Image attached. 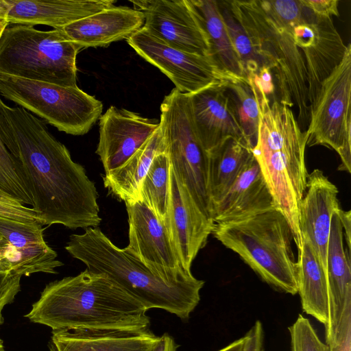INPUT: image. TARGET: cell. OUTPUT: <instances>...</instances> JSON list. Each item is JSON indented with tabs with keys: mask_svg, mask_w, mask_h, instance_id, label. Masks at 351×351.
<instances>
[{
	"mask_svg": "<svg viewBox=\"0 0 351 351\" xmlns=\"http://www.w3.org/2000/svg\"><path fill=\"white\" fill-rule=\"evenodd\" d=\"M256 88L259 122L252 154L274 206L287 220L299 250L302 245L300 207L308 175L305 163L306 132L301 130L290 107L278 99L271 102L262 89Z\"/></svg>",
	"mask_w": 351,
	"mask_h": 351,
	"instance_id": "obj_3",
	"label": "cell"
},
{
	"mask_svg": "<svg viewBox=\"0 0 351 351\" xmlns=\"http://www.w3.org/2000/svg\"><path fill=\"white\" fill-rule=\"evenodd\" d=\"M3 141L32 199L43 226L70 229L97 227L101 219L98 192L86 170L75 162L45 122L0 98Z\"/></svg>",
	"mask_w": 351,
	"mask_h": 351,
	"instance_id": "obj_1",
	"label": "cell"
},
{
	"mask_svg": "<svg viewBox=\"0 0 351 351\" xmlns=\"http://www.w3.org/2000/svg\"><path fill=\"white\" fill-rule=\"evenodd\" d=\"M326 344L329 351H351V304L344 310L332 339Z\"/></svg>",
	"mask_w": 351,
	"mask_h": 351,
	"instance_id": "obj_34",
	"label": "cell"
},
{
	"mask_svg": "<svg viewBox=\"0 0 351 351\" xmlns=\"http://www.w3.org/2000/svg\"><path fill=\"white\" fill-rule=\"evenodd\" d=\"M208 154V193L212 205L219 200L245 167L254 159L243 141L229 138Z\"/></svg>",
	"mask_w": 351,
	"mask_h": 351,
	"instance_id": "obj_27",
	"label": "cell"
},
{
	"mask_svg": "<svg viewBox=\"0 0 351 351\" xmlns=\"http://www.w3.org/2000/svg\"><path fill=\"white\" fill-rule=\"evenodd\" d=\"M171 163L166 151L154 158L141 187L140 198L160 221L167 213L170 191Z\"/></svg>",
	"mask_w": 351,
	"mask_h": 351,
	"instance_id": "obj_31",
	"label": "cell"
},
{
	"mask_svg": "<svg viewBox=\"0 0 351 351\" xmlns=\"http://www.w3.org/2000/svg\"><path fill=\"white\" fill-rule=\"evenodd\" d=\"M217 3L231 43L240 59L246 77L254 79L265 69L271 71L258 42L241 21L231 1H217Z\"/></svg>",
	"mask_w": 351,
	"mask_h": 351,
	"instance_id": "obj_29",
	"label": "cell"
},
{
	"mask_svg": "<svg viewBox=\"0 0 351 351\" xmlns=\"http://www.w3.org/2000/svg\"><path fill=\"white\" fill-rule=\"evenodd\" d=\"M275 208L273 198L254 159L213 206L214 223L247 217Z\"/></svg>",
	"mask_w": 351,
	"mask_h": 351,
	"instance_id": "obj_22",
	"label": "cell"
},
{
	"mask_svg": "<svg viewBox=\"0 0 351 351\" xmlns=\"http://www.w3.org/2000/svg\"><path fill=\"white\" fill-rule=\"evenodd\" d=\"M338 189L320 169L308 173L300 207V228L327 275V252L331 220L341 206Z\"/></svg>",
	"mask_w": 351,
	"mask_h": 351,
	"instance_id": "obj_17",
	"label": "cell"
},
{
	"mask_svg": "<svg viewBox=\"0 0 351 351\" xmlns=\"http://www.w3.org/2000/svg\"><path fill=\"white\" fill-rule=\"evenodd\" d=\"M307 145H324L339 156V169L351 167V45L339 64L322 82L310 108Z\"/></svg>",
	"mask_w": 351,
	"mask_h": 351,
	"instance_id": "obj_10",
	"label": "cell"
},
{
	"mask_svg": "<svg viewBox=\"0 0 351 351\" xmlns=\"http://www.w3.org/2000/svg\"><path fill=\"white\" fill-rule=\"evenodd\" d=\"M64 248L89 271L106 274L147 310L163 309L186 321L200 301L204 280L167 283L124 248L114 244L97 227L71 234Z\"/></svg>",
	"mask_w": 351,
	"mask_h": 351,
	"instance_id": "obj_5",
	"label": "cell"
},
{
	"mask_svg": "<svg viewBox=\"0 0 351 351\" xmlns=\"http://www.w3.org/2000/svg\"><path fill=\"white\" fill-rule=\"evenodd\" d=\"M125 204L129 225V243L125 250L167 283L196 280L181 266L164 223L141 201Z\"/></svg>",
	"mask_w": 351,
	"mask_h": 351,
	"instance_id": "obj_12",
	"label": "cell"
},
{
	"mask_svg": "<svg viewBox=\"0 0 351 351\" xmlns=\"http://www.w3.org/2000/svg\"><path fill=\"white\" fill-rule=\"evenodd\" d=\"M21 275L12 271L0 272V325L4 322L3 308L14 301L21 290Z\"/></svg>",
	"mask_w": 351,
	"mask_h": 351,
	"instance_id": "obj_35",
	"label": "cell"
},
{
	"mask_svg": "<svg viewBox=\"0 0 351 351\" xmlns=\"http://www.w3.org/2000/svg\"><path fill=\"white\" fill-rule=\"evenodd\" d=\"M226 86H213L187 94L195 132L207 153L229 138L246 142L226 95Z\"/></svg>",
	"mask_w": 351,
	"mask_h": 351,
	"instance_id": "obj_18",
	"label": "cell"
},
{
	"mask_svg": "<svg viewBox=\"0 0 351 351\" xmlns=\"http://www.w3.org/2000/svg\"><path fill=\"white\" fill-rule=\"evenodd\" d=\"M0 201L11 202V203H17L19 202L16 199H13L12 197L6 194L5 193L0 191Z\"/></svg>",
	"mask_w": 351,
	"mask_h": 351,
	"instance_id": "obj_43",
	"label": "cell"
},
{
	"mask_svg": "<svg viewBox=\"0 0 351 351\" xmlns=\"http://www.w3.org/2000/svg\"><path fill=\"white\" fill-rule=\"evenodd\" d=\"M99 119L95 152L105 172L125 162L160 126L156 120L115 106H110Z\"/></svg>",
	"mask_w": 351,
	"mask_h": 351,
	"instance_id": "obj_15",
	"label": "cell"
},
{
	"mask_svg": "<svg viewBox=\"0 0 351 351\" xmlns=\"http://www.w3.org/2000/svg\"><path fill=\"white\" fill-rule=\"evenodd\" d=\"M231 1L274 73L278 100L297 110V121L305 132L310 117L306 69L293 29L305 16L307 8L300 0Z\"/></svg>",
	"mask_w": 351,
	"mask_h": 351,
	"instance_id": "obj_4",
	"label": "cell"
},
{
	"mask_svg": "<svg viewBox=\"0 0 351 351\" xmlns=\"http://www.w3.org/2000/svg\"><path fill=\"white\" fill-rule=\"evenodd\" d=\"M212 234L269 286L293 295L298 293L292 232L287 220L278 209L215 223Z\"/></svg>",
	"mask_w": 351,
	"mask_h": 351,
	"instance_id": "obj_6",
	"label": "cell"
},
{
	"mask_svg": "<svg viewBox=\"0 0 351 351\" xmlns=\"http://www.w3.org/2000/svg\"><path fill=\"white\" fill-rule=\"evenodd\" d=\"M305 7L310 9L317 16L331 18L338 17L339 12L338 0H300Z\"/></svg>",
	"mask_w": 351,
	"mask_h": 351,
	"instance_id": "obj_37",
	"label": "cell"
},
{
	"mask_svg": "<svg viewBox=\"0 0 351 351\" xmlns=\"http://www.w3.org/2000/svg\"><path fill=\"white\" fill-rule=\"evenodd\" d=\"M3 241V239L1 237H0V243H1Z\"/></svg>",
	"mask_w": 351,
	"mask_h": 351,
	"instance_id": "obj_45",
	"label": "cell"
},
{
	"mask_svg": "<svg viewBox=\"0 0 351 351\" xmlns=\"http://www.w3.org/2000/svg\"><path fill=\"white\" fill-rule=\"evenodd\" d=\"M131 3L134 9L143 14V27L152 35L176 49L213 58L208 35L188 0H139Z\"/></svg>",
	"mask_w": 351,
	"mask_h": 351,
	"instance_id": "obj_13",
	"label": "cell"
},
{
	"mask_svg": "<svg viewBox=\"0 0 351 351\" xmlns=\"http://www.w3.org/2000/svg\"><path fill=\"white\" fill-rule=\"evenodd\" d=\"M243 337V351H265L264 330L261 321L256 320Z\"/></svg>",
	"mask_w": 351,
	"mask_h": 351,
	"instance_id": "obj_38",
	"label": "cell"
},
{
	"mask_svg": "<svg viewBox=\"0 0 351 351\" xmlns=\"http://www.w3.org/2000/svg\"><path fill=\"white\" fill-rule=\"evenodd\" d=\"M0 93L66 134H86L103 110L102 102L77 86H62L0 73Z\"/></svg>",
	"mask_w": 351,
	"mask_h": 351,
	"instance_id": "obj_8",
	"label": "cell"
},
{
	"mask_svg": "<svg viewBox=\"0 0 351 351\" xmlns=\"http://www.w3.org/2000/svg\"><path fill=\"white\" fill-rule=\"evenodd\" d=\"M9 23L45 25L60 29L81 19L112 8L114 0H6Z\"/></svg>",
	"mask_w": 351,
	"mask_h": 351,
	"instance_id": "obj_20",
	"label": "cell"
},
{
	"mask_svg": "<svg viewBox=\"0 0 351 351\" xmlns=\"http://www.w3.org/2000/svg\"><path fill=\"white\" fill-rule=\"evenodd\" d=\"M147 310L102 273L86 269L46 285L25 315L52 331L66 329L150 328Z\"/></svg>",
	"mask_w": 351,
	"mask_h": 351,
	"instance_id": "obj_2",
	"label": "cell"
},
{
	"mask_svg": "<svg viewBox=\"0 0 351 351\" xmlns=\"http://www.w3.org/2000/svg\"><path fill=\"white\" fill-rule=\"evenodd\" d=\"M8 4L6 0H0V38L4 30L10 24L8 18Z\"/></svg>",
	"mask_w": 351,
	"mask_h": 351,
	"instance_id": "obj_41",
	"label": "cell"
},
{
	"mask_svg": "<svg viewBox=\"0 0 351 351\" xmlns=\"http://www.w3.org/2000/svg\"><path fill=\"white\" fill-rule=\"evenodd\" d=\"M169 178V206L162 222L181 266L191 272L192 263L206 245L215 223L200 210L171 167Z\"/></svg>",
	"mask_w": 351,
	"mask_h": 351,
	"instance_id": "obj_14",
	"label": "cell"
},
{
	"mask_svg": "<svg viewBox=\"0 0 351 351\" xmlns=\"http://www.w3.org/2000/svg\"><path fill=\"white\" fill-rule=\"evenodd\" d=\"M225 93L242 129L245 139L254 147L259 122V93L251 77H241L225 87Z\"/></svg>",
	"mask_w": 351,
	"mask_h": 351,
	"instance_id": "obj_30",
	"label": "cell"
},
{
	"mask_svg": "<svg viewBox=\"0 0 351 351\" xmlns=\"http://www.w3.org/2000/svg\"><path fill=\"white\" fill-rule=\"evenodd\" d=\"M341 223L343 228V237L346 239V247L350 250L351 233V215L350 210L344 211L342 208L339 211Z\"/></svg>",
	"mask_w": 351,
	"mask_h": 351,
	"instance_id": "obj_40",
	"label": "cell"
},
{
	"mask_svg": "<svg viewBox=\"0 0 351 351\" xmlns=\"http://www.w3.org/2000/svg\"><path fill=\"white\" fill-rule=\"evenodd\" d=\"M0 191L23 205L32 206L31 195L2 138L0 124Z\"/></svg>",
	"mask_w": 351,
	"mask_h": 351,
	"instance_id": "obj_32",
	"label": "cell"
},
{
	"mask_svg": "<svg viewBox=\"0 0 351 351\" xmlns=\"http://www.w3.org/2000/svg\"><path fill=\"white\" fill-rule=\"evenodd\" d=\"M143 14L134 8L114 6L68 24L59 29L81 49L105 47L128 39L144 25Z\"/></svg>",
	"mask_w": 351,
	"mask_h": 351,
	"instance_id": "obj_19",
	"label": "cell"
},
{
	"mask_svg": "<svg viewBox=\"0 0 351 351\" xmlns=\"http://www.w3.org/2000/svg\"><path fill=\"white\" fill-rule=\"evenodd\" d=\"M80 50L59 29L42 31L25 25L7 27L0 38V73L77 86L76 56Z\"/></svg>",
	"mask_w": 351,
	"mask_h": 351,
	"instance_id": "obj_7",
	"label": "cell"
},
{
	"mask_svg": "<svg viewBox=\"0 0 351 351\" xmlns=\"http://www.w3.org/2000/svg\"><path fill=\"white\" fill-rule=\"evenodd\" d=\"M158 336L149 329H66L52 331L49 351H147Z\"/></svg>",
	"mask_w": 351,
	"mask_h": 351,
	"instance_id": "obj_21",
	"label": "cell"
},
{
	"mask_svg": "<svg viewBox=\"0 0 351 351\" xmlns=\"http://www.w3.org/2000/svg\"><path fill=\"white\" fill-rule=\"evenodd\" d=\"M197 13L208 35L211 56L226 71L246 77L216 0H188Z\"/></svg>",
	"mask_w": 351,
	"mask_h": 351,
	"instance_id": "obj_28",
	"label": "cell"
},
{
	"mask_svg": "<svg viewBox=\"0 0 351 351\" xmlns=\"http://www.w3.org/2000/svg\"><path fill=\"white\" fill-rule=\"evenodd\" d=\"M291 337V351H329L310 320L300 314L295 322L288 328Z\"/></svg>",
	"mask_w": 351,
	"mask_h": 351,
	"instance_id": "obj_33",
	"label": "cell"
},
{
	"mask_svg": "<svg viewBox=\"0 0 351 351\" xmlns=\"http://www.w3.org/2000/svg\"><path fill=\"white\" fill-rule=\"evenodd\" d=\"M346 49L331 18L318 16L315 40L302 50L306 69L307 96L310 108L322 82L341 60Z\"/></svg>",
	"mask_w": 351,
	"mask_h": 351,
	"instance_id": "obj_24",
	"label": "cell"
},
{
	"mask_svg": "<svg viewBox=\"0 0 351 351\" xmlns=\"http://www.w3.org/2000/svg\"><path fill=\"white\" fill-rule=\"evenodd\" d=\"M44 228L38 221L22 222L0 217V237L12 271L29 276L35 273L56 274L63 263L46 242Z\"/></svg>",
	"mask_w": 351,
	"mask_h": 351,
	"instance_id": "obj_16",
	"label": "cell"
},
{
	"mask_svg": "<svg viewBox=\"0 0 351 351\" xmlns=\"http://www.w3.org/2000/svg\"><path fill=\"white\" fill-rule=\"evenodd\" d=\"M160 128L176 176L200 210L212 219L208 193V154L193 126L188 95L173 88L160 105Z\"/></svg>",
	"mask_w": 351,
	"mask_h": 351,
	"instance_id": "obj_9",
	"label": "cell"
},
{
	"mask_svg": "<svg viewBox=\"0 0 351 351\" xmlns=\"http://www.w3.org/2000/svg\"><path fill=\"white\" fill-rule=\"evenodd\" d=\"M0 351H5L3 346V342L1 340V339H0Z\"/></svg>",
	"mask_w": 351,
	"mask_h": 351,
	"instance_id": "obj_44",
	"label": "cell"
},
{
	"mask_svg": "<svg viewBox=\"0 0 351 351\" xmlns=\"http://www.w3.org/2000/svg\"><path fill=\"white\" fill-rule=\"evenodd\" d=\"M178 346L171 335L164 333L147 351H177Z\"/></svg>",
	"mask_w": 351,
	"mask_h": 351,
	"instance_id": "obj_39",
	"label": "cell"
},
{
	"mask_svg": "<svg viewBox=\"0 0 351 351\" xmlns=\"http://www.w3.org/2000/svg\"><path fill=\"white\" fill-rule=\"evenodd\" d=\"M136 53L158 68L178 90L191 94L213 86H227L243 77L223 68L209 56L172 47L152 35L143 27L127 39Z\"/></svg>",
	"mask_w": 351,
	"mask_h": 351,
	"instance_id": "obj_11",
	"label": "cell"
},
{
	"mask_svg": "<svg viewBox=\"0 0 351 351\" xmlns=\"http://www.w3.org/2000/svg\"><path fill=\"white\" fill-rule=\"evenodd\" d=\"M166 151L160 126L150 138L123 165L105 172L104 186L124 202L141 201L142 182L155 156Z\"/></svg>",
	"mask_w": 351,
	"mask_h": 351,
	"instance_id": "obj_25",
	"label": "cell"
},
{
	"mask_svg": "<svg viewBox=\"0 0 351 351\" xmlns=\"http://www.w3.org/2000/svg\"><path fill=\"white\" fill-rule=\"evenodd\" d=\"M244 337L238 339L218 351H243Z\"/></svg>",
	"mask_w": 351,
	"mask_h": 351,
	"instance_id": "obj_42",
	"label": "cell"
},
{
	"mask_svg": "<svg viewBox=\"0 0 351 351\" xmlns=\"http://www.w3.org/2000/svg\"><path fill=\"white\" fill-rule=\"evenodd\" d=\"M298 293L306 314L328 326L330 319V294L327 275L309 242L302 238L298 250Z\"/></svg>",
	"mask_w": 351,
	"mask_h": 351,
	"instance_id": "obj_26",
	"label": "cell"
},
{
	"mask_svg": "<svg viewBox=\"0 0 351 351\" xmlns=\"http://www.w3.org/2000/svg\"><path fill=\"white\" fill-rule=\"evenodd\" d=\"M0 217L22 222H32L39 219L32 208L20 202L11 203L0 201Z\"/></svg>",
	"mask_w": 351,
	"mask_h": 351,
	"instance_id": "obj_36",
	"label": "cell"
},
{
	"mask_svg": "<svg viewBox=\"0 0 351 351\" xmlns=\"http://www.w3.org/2000/svg\"><path fill=\"white\" fill-rule=\"evenodd\" d=\"M332 215L327 252V279L330 294V319L325 328L326 343L332 339L347 306L351 304L350 250L344 246L339 217Z\"/></svg>",
	"mask_w": 351,
	"mask_h": 351,
	"instance_id": "obj_23",
	"label": "cell"
}]
</instances>
